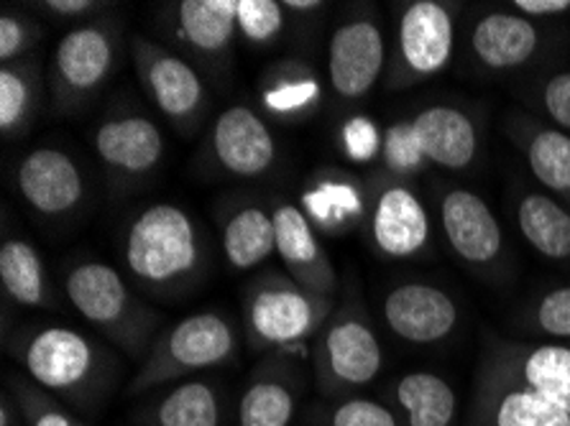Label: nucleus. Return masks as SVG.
Returning <instances> with one entry per match:
<instances>
[{
	"mask_svg": "<svg viewBox=\"0 0 570 426\" xmlns=\"http://www.w3.org/2000/svg\"><path fill=\"white\" fill-rule=\"evenodd\" d=\"M124 266L131 281L151 297H183L205 276L203 228L179 205L146 207L124 230Z\"/></svg>",
	"mask_w": 570,
	"mask_h": 426,
	"instance_id": "nucleus-1",
	"label": "nucleus"
},
{
	"mask_svg": "<svg viewBox=\"0 0 570 426\" xmlns=\"http://www.w3.org/2000/svg\"><path fill=\"white\" fill-rule=\"evenodd\" d=\"M11 355L41 390L82 408L98 404L114 380L116 365L106 347L72 327L26 329L13 340Z\"/></svg>",
	"mask_w": 570,
	"mask_h": 426,
	"instance_id": "nucleus-2",
	"label": "nucleus"
},
{
	"mask_svg": "<svg viewBox=\"0 0 570 426\" xmlns=\"http://www.w3.org/2000/svg\"><path fill=\"white\" fill-rule=\"evenodd\" d=\"M65 297L77 315L128 358H146L159 335V315L102 260H80L65 274Z\"/></svg>",
	"mask_w": 570,
	"mask_h": 426,
	"instance_id": "nucleus-3",
	"label": "nucleus"
},
{
	"mask_svg": "<svg viewBox=\"0 0 570 426\" xmlns=\"http://www.w3.org/2000/svg\"><path fill=\"white\" fill-rule=\"evenodd\" d=\"M335 307V297L307 291L289 276L274 271L258 276L248 284L244 299L248 347L295 360L297 353L305 355L307 343L315 340Z\"/></svg>",
	"mask_w": 570,
	"mask_h": 426,
	"instance_id": "nucleus-4",
	"label": "nucleus"
},
{
	"mask_svg": "<svg viewBox=\"0 0 570 426\" xmlns=\"http://www.w3.org/2000/svg\"><path fill=\"white\" fill-rule=\"evenodd\" d=\"M238 345L236 327L220 311L189 315L157 335L126 394L144 396L159 386L183 384L205 370L223 368L236 360Z\"/></svg>",
	"mask_w": 570,
	"mask_h": 426,
	"instance_id": "nucleus-5",
	"label": "nucleus"
},
{
	"mask_svg": "<svg viewBox=\"0 0 570 426\" xmlns=\"http://www.w3.org/2000/svg\"><path fill=\"white\" fill-rule=\"evenodd\" d=\"M320 396L327 402L358 396L384 370V345L358 297L335 307L309 350Z\"/></svg>",
	"mask_w": 570,
	"mask_h": 426,
	"instance_id": "nucleus-6",
	"label": "nucleus"
},
{
	"mask_svg": "<svg viewBox=\"0 0 570 426\" xmlns=\"http://www.w3.org/2000/svg\"><path fill=\"white\" fill-rule=\"evenodd\" d=\"M120 41L124 23L116 16L72 26L51 55L47 72L51 108L69 116L88 106L118 69Z\"/></svg>",
	"mask_w": 570,
	"mask_h": 426,
	"instance_id": "nucleus-7",
	"label": "nucleus"
},
{
	"mask_svg": "<svg viewBox=\"0 0 570 426\" xmlns=\"http://www.w3.org/2000/svg\"><path fill=\"white\" fill-rule=\"evenodd\" d=\"M461 6L445 0H410L396 13L394 57L386 87L404 90L443 75L455 55V26Z\"/></svg>",
	"mask_w": 570,
	"mask_h": 426,
	"instance_id": "nucleus-8",
	"label": "nucleus"
},
{
	"mask_svg": "<svg viewBox=\"0 0 570 426\" xmlns=\"http://www.w3.org/2000/svg\"><path fill=\"white\" fill-rule=\"evenodd\" d=\"M131 59L144 92L171 126L189 133V128L200 123L210 95L203 75L185 57L136 33Z\"/></svg>",
	"mask_w": 570,
	"mask_h": 426,
	"instance_id": "nucleus-9",
	"label": "nucleus"
},
{
	"mask_svg": "<svg viewBox=\"0 0 570 426\" xmlns=\"http://www.w3.org/2000/svg\"><path fill=\"white\" fill-rule=\"evenodd\" d=\"M469 426H570V414L524 386L507 365L481 347Z\"/></svg>",
	"mask_w": 570,
	"mask_h": 426,
	"instance_id": "nucleus-10",
	"label": "nucleus"
},
{
	"mask_svg": "<svg viewBox=\"0 0 570 426\" xmlns=\"http://www.w3.org/2000/svg\"><path fill=\"white\" fill-rule=\"evenodd\" d=\"M435 210L448 246L471 271L491 276L504 264V228L487 199L473 189L443 185L435 192Z\"/></svg>",
	"mask_w": 570,
	"mask_h": 426,
	"instance_id": "nucleus-11",
	"label": "nucleus"
},
{
	"mask_svg": "<svg viewBox=\"0 0 570 426\" xmlns=\"http://www.w3.org/2000/svg\"><path fill=\"white\" fill-rule=\"evenodd\" d=\"M368 238L382 258L407 260L430 248L433 222L412 181L374 177L368 205Z\"/></svg>",
	"mask_w": 570,
	"mask_h": 426,
	"instance_id": "nucleus-12",
	"label": "nucleus"
},
{
	"mask_svg": "<svg viewBox=\"0 0 570 426\" xmlns=\"http://www.w3.org/2000/svg\"><path fill=\"white\" fill-rule=\"evenodd\" d=\"M386 39L374 13H358L335 26L327 43V85L343 102H358L382 82Z\"/></svg>",
	"mask_w": 570,
	"mask_h": 426,
	"instance_id": "nucleus-13",
	"label": "nucleus"
},
{
	"mask_svg": "<svg viewBox=\"0 0 570 426\" xmlns=\"http://www.w3.org/2000/svg\"><path fill=\"white\" fill-rule=\"evenodd\" d=\"M382 317L396 340L430 347L445 343L455 333L463 311L458 299L443 286L410 278V281L394 284L384 294Z\"/></svg>",
	"mask_w": 570,
	"mask_h": 426,
	"instance_id": "nucleus-14",
	"label": "nucleus"
},
{
	"mask_svg": "<svg viewBox=\"0 0 570 426\" xmlns=\"http://www.w3.org/2000/svg\"><path fill=\"white\" fill-rule=\"evenodd\" d=\"M13 185L23 202L45 217L72 215L88 195L80 164L55 146H39L23 153L13 169Z\"/></svg>",
	"mask_w": 570,
	"mask_h": 426,
	"instance_id": "nucleus-15",
	"label": "nucleus"
},
{
	"mask_svg": "<svg viewBox=\"0 0 570 426\" xmlns=\"http://www.w3.org/2000/svg\"><path fill=\"white\" fill-rule=\"evenodd\" d=\"M548 33L538 21L507 11H487L471 23L465 49L487 75H507L532 65L546 51Z\"/></svg>",
	"mask_w": 570,
	"mask_h": 426,
	"instance_id": "nucleus-16",
	"label": "nucleus"
},
{
	"mask_svg": "<svg viewBox=\"0 0 570 426\" xmlns=\"http://www.w3.org/2000/svg\"><path fill=\"white\" fill-rule=\"evenodd\" d=\"M210 153L223 171L240 179H258L274 169L279 143L264 116L252 106H230L215 118Z\"/></svg>",
	"mask_w": 570,
	"mask_h": 426,
	"instance_id": "nucleus-17",
	"label": "nucleus"
},
{
	"mask_svg": "<svg viewBox=\"0 0 570 426\" xmlns=\"http://www.w3.org/2000/svg\"><path fill=\"white\" fill-rule=\"evenodd\" d=\"M274 230H276V256L282 258L287 276L307 291L320 297H335L338 294V271H335L331 256L317 238L315 225L302 212V207L279 199L272 207Z\"/></svg>",
	"mask_w": 570,
	"mask_h": 426,
	"instance_id": "nucleus-18",
	"label": "nucleus"
},
{
	"mask_svg": "<svg viewBox=\"0 0 570 426\" xmlns=\"http://www.w3.org/2000/svg\"><path fill=\"white\" fill-rule=\"evenodd\" d=\"M92 146L110 171L128 179L149 177L167 151L159 126L136 110L110 112L108 118H102L92 133Z\"/></svg>",
	"mask_w": 570,
	"mask_h": 426,
	"instance_id": "nucleus-19",
	"label": "nucleus"
},
{
	"mask_svg": "<svg viewBox=\"0 0 570 426\" xmlns=\"http://www.w3.org/2000/svg\"><path fill=\"white\" fill-rule=\"evenodd\" d=\"M422 156L443 171H471L483 153L481 128L469 110L438 102L410 118Z\"/></svg>",
	"mask_w": 570,
	"mask_h": 426,
	"instance_id": "nucleus-20",
	"label": "nucleus"
},
{
	"mask_svg": "<svg viewBox=\"0 0 570 426\" xmlns=\"http://www.w3.org/2000/svg\"><path fill=\"white\" fill-rule=\"evenodd\" d=\"M504 130L538 187L570 207V136L524 110L509 112Z\"/></svg>",
	"mask_w": 570,
	"mask_h": 426,
	"instance_id": "nucleus-21",
	"label": "nucleus"
},
{
	"mask_svg": "<svg viewBox=\"0 0 570 426\" xmlns=\"http://www.w3.org/2000/svg\"><path fill=\"white\" fill-rule=\"evenodd\" d=\"M302 376L297 363L269 355L252 370L238 402V426H292L297 416Z\"/></svg>",
	"mask_w": 570,
	"mask_h": 426,
	"instance_id": "nucleus-22",
	"label": "nucleus"
},
{
	"mask_svg": "<svg viewBox=\"0 0 570 426\" xmlns=\"http://www.w3.org/2000/svg\"><path fill=\"white\" fill-rule=\"evenodd\" d=\"M483 345L524 386L534 388L570 414V343H522L489 335Z\"/></svg>",
	"mask_w": 570,
	"mask_h": 426,
	"instance_id": "nucleus-23",
	"label": "nucleus"
},
{
	"mask_svg": "<svg viewBox=\"0 0 570 426\" xmlns=\"http://www.w3.org/2000/svg\"><path fill=\"white\" fill-rule=\"evenodd\" d=\"M177 41L205 62H220L238 33V0H183L171 6Z\"/></svg>",
	"mask_w": 570,
	"mask_h": 426,
	"instance_id": "nucleus-24",
	"label": "nucleus"
},
{
	"mask_svg": "<svg viewBox=\"0 0 570 426\" xmlns=\"http://www.w3.org/2000/svg\"><path fill=\"white\" fill-rule=\"evenodd\" d=\"M512 220L522 238L552 264H570V207L546 189L517 185L512 189Z\"/></svg>",
	"mask_w": 570,
	"mask_h": 426,
	"instance_id": "nucleus-25",
	"label": "nucleus"
},
{
	"mask_svg": "<svg viewBox=\"0 0 570 426\" xmlns=\"http://www.w3.org/2000/svg\"><path fill=\"white\" fill-rule=\"evenodd\" d=\"M386 402L402 426H458V394L451 380L433 370L402 373L389 386Z\"/></svg>",
	"mask_w": 570,
	"mask_h": 426,
	"instance_id": "nucleus-26",
	"label": "nucleus"
},
{
	"mask_svg": "<svg viewBox=\"0 0 570 426\" xmlns=\"http://www.w3.org/2000/svg\"><path fill=\"white\" fill-rule=\"evenodd\" d=\"M223 256L233 271H254L276 254L274 215L264 205L240 202L223 217Z\"/></svg>",
	"mask_w": 570,
	"mask_h": 426,
	"instance_id": "nucleus-27",
	"label": "nucleus"
},
{
	"mask_svg": "<svg viewBox=\"0 0 570 426\" xmlns=\"http://www.w3.org/2000/svg\"><path fill=\"white\" fill-rule=\"evenodd\" d=\"M141 416L144 426H223L226 398L210 380L189 378L154 398Z\"/></svg>",
	"mask_w": 570,
	"mask_h": 426,
	"instance_id": "nucleus-28",
	"label": "nucleus"
},
{
	"mask_svg": "<svg viewBox=\"0 0 570 426\" xmlns=\"http://www.w3.org/2000/svg\"><path fill=\"white\" fill-rule=\"evenodd\" d=\"M323 85L313 65L302 59H282L262 80V106L274 118L305 120L320 108Z\"/></svg>",
	"mask_w": 570,
	"mask_h": 426,
	"instance_id": "nucleus-29",
	"label": "nucleus"
},
{
	"mask_svg": "<svg viewBox=\"0 0 570 426\" xmlns=\"http://www.w3.org/2000/svg\"><path fill=\"white\" fill-rule=\"evenodd\" d=\"M45 100V69L37 57L0 67V130L6 141L29 133Z\"/></svg>",
	"mask_w": 570,
	"mask_h": 426,
	"instance_id": "nucleus-30",
	"label": "nucleus"
},
{
	"mask_svg": "<svg viewBox=\"0 0 570 426\" xmlns=\"http://www.w3.org/2000/svg\"><path fill=\"white\" fill-rule=\"evenodd\" d=\"M0 284L19 307L49 309L55 304L45 258L23 238H6L0 248Z\"/></svg>",
	"mask_w": 570,
	"mask_h": 426,
	"instance_id": "nucleus-31",
	"label": "nucleus"
},
{
	"mask_svg": "<svg viewBox=\"0 0 570 426\" xmlns=\"http://www.w3.org/2000/svg\"><path fill=\"white\" fill-rule=\"evenodd\" d=\"M302 212L323 230H348L368 215L364 189L356 179L341 174H323L302 199Z\"/></svg>",
	"mask_w": 570,
	"mask_h": 426,
	"instance_id": "nucleus-32",
	"label": "nucleus"
},
{
	"mask_svg": "<svg viewBox=\"0 0 570 426\" xmlns=\"http://www.w3.org/2000/svg\"><path fill=\"white\" fill-rule=\"evenodd\" d=\"M514 325L542 343H570V284L540 291L517 311Z\"/></svg>",
	"mask_w": 570,
	"mask_h": 426,
	"instance_id": "nucleus-33",
	"label": "nucleus"
},
{
	"mask_svg": "<svg viewBox=\"0 0 570 426\" xmlns=\"http://www.w3.org/2000/svg\"><path fill=\"white\" fill-rule=\"evenodd\" d=\"M313 426H402L392 404L382 398L348 396L313 412Z\"/></svg>",
	"mask_w": 570,
	"mask_h": 426,
	"instance_id": "nucleus-34",
	"label": "nucleus"
},
{
	"mask_svg": "<svg viewBox=\"0 0 570 426\" xmlns=\"http://www.w3.org/2000/svg\"><path fill=\"white\" fill-rule=\"evenodd\" d=\"M379 161H382V171L386 177L407 181L430 167L425 156H422L412 120H396V123L384 128Z\"/></svg>",
	"mask_w": 570,
	"mask_h": 426,
	"instance_id": "nucleus-35",
	"label": "nucleus"
},
{
	"mask_svg": "<svg viewBox=\"0 0 570 426\" xmlns=\"http://www.w3.org/2000/svg\"><path fill=\"white\" fill-rule=\"evenodd\" d=\"M8 388L21 408L26 426H88L82 419H77L57 396L41 390L26 376L8 378Z\"/></svg>",
	"mask_w": 570,
	"mask_h": 426,
	"instance_id": "nucleus-36",
	"label": "nucleus"
},
{
	"mask_svg": "<svg viewBox=\"0 0 570 426\" xmlns=\"http://www.w3.org/2000/svg\"><path fill=\"white\" fill-rule=\"evenodd\" d=\"M287 8L276 0H238V33L252 47H274L287 31Z\"/></svg>",
	"mask_w": 570,
	"mask_h": 426,
	"instance_id": "nucleus-37",
	"label": "nucleus"
},
{
	"mask_svg": "<svg viewBox=\"0 0 570 426\" xmlns=\"http://www.w3.org/2000/svg\"><path fill=\"white\" fill-rule=\"evenodd\" d=\"M534 108L546 123L570 136V67L540 77L534 85Z\"/></svg>",
	"mask_w": 570,
	"mask_h": 426,
	"instance_id": "nucleus-38",
	"label": "nucleus"
},
{
	"mask_svg": "<svg viewBox=\"0 0 570 426\" xmlns=\"http://www.w3.org/2000/svg\"><path fill=\"white\" fill-rule=\"evenodd\" d=\"M41 39L39 23L26 16L23 11H6L0 13V62L11 65L31 57L33 47Z\"/></svg>",
	"mask_w": 570,
	"mask_h": 426,
	"instance_id": "nucleus-39",
	"label": "nucleus"
},
{
	"mask_svg": "<svg viewBox=\"0 0 570 426\" xmlns=\"http://www.w3.org/2000/svg\"><path fill=\"white\" fill-rule=\"evenodd\" d=\"M382 136L384 130H379L376 123L366 116H353L351 120H345L341 128V143L343 151L348 159L366 164L379 159L382 153Z\"/></svg>",
	"mask_w": 570,
	"mask_h": 426,
	"instance_id": "nucleus-40",
	"label": "nucleus"
},
{
	"mask_svg": "<svg viewBox=\"0 0 570 426\" xmlns=\"http://www.w3.org/2000/svg\"><path fill=\"white\" fill-rule=\"evenodd\" d=\"M37 8H41V11L49 13L51 19L88 23L92 19H100V16L114 6L98 3V0H45V3H39Z\"/></svg>",
	"mask_w": 570,
	"mask_h": 426,
	"instance_id": "nucleus-41",
	"label": "nucleus"
},
{
	"mask_svg": "<svg viewBox=\"0 0 570 426\" xmlns=\"http://www.w3.org/2000/svg\"><path fill=\"white\" fill-rule=\"evenodd\" d=\"M509 8L524 16V19L540 23L570 13V0H514V3H509Z\"/></svg>",
	"mask_w": 570,
	"mask_h": 426,
	"instance_id": "nucleus-42",
	"label": "nucleus"
},
{
	"mask_svg": "<svg viewBox=\"0 0 570 426\" xmlns=\"http://www.w3.org/2000/svg\"><path fill=\"white\" fill-rule=\"evenodd\" d=\"M0 426H26L21 408L11 396V390H6L3 398H0Z\"/></svg>",
	"mask_w": 570,
	"mask_h": 426,
	"instance_id": "nucleus-43",
	"label": "nucleus"
},
{
	"mask_svg": "<svg viewBox=\"0 0 570 426\" xmlns=\"http://www.w3.org/2000/svg\"><path fill=\"white\" fill-rule=\"evenodd\" d=\"M284 8H287V13H323L325 11V3H320V0H284Z\"/></svg>",
	"mask_w": 570,
	"mask_h": 426,
	"instance_id": "nucleus-44",
	"label": "nucleus"
}]
</instances>
